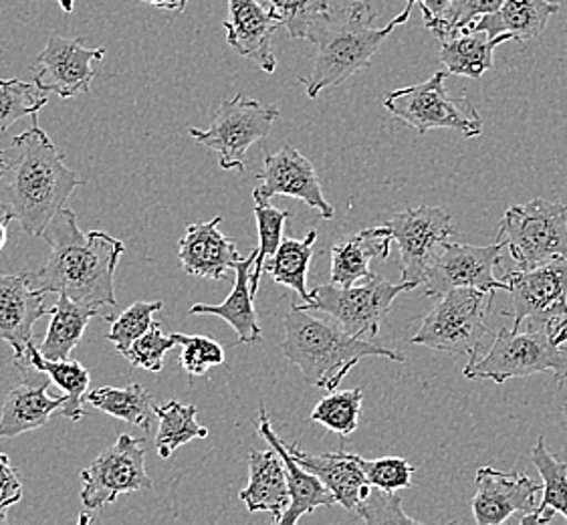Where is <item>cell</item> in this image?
I'll return each mask as SVG.
<instances>
[{
  "mask_svg": "<svg viewBox=\"0 0 567 525\" xmlns=\"http://www.w3.org/2000/svg\"><path fill=\"white\" fill-rule=\"evenodd\" d=\"M85 181L71 171L45 130L33 124L0 150V215L31 237H43L49 223Z\"/></svg>",
  "mask_w": 567,
  "mask_h": 525,
  "instance_id": "1",
  "label": "cell"
},
{
  "mask_svg": "<svg viewBox=\"0 0 567 525\" xmlns=\"http://www.w3.org/2000/svg\"><path fill=\"white\" fill-rule=\"evenodd\" d=\"M43 239L51 247L45 267L31 274V286L43 294L68 296L85 308L117 306L115 267L124 255V240L103 230L83 233L78 215L63 206L49 223Z\"/></svg>",
  "mask_w": 567,
  "mask_h": 525,
  "instance_id": "2",
  "label": "cell"
},
{
  "mask_svg": "<svg viewBox=\"0 0 567 525\" xmlns=\"http://www.w3.org/2000/svg\"><path fill=\"white\" fill-rule=\"evenodd\" d=\"M378 12L365 0H353L343 7H331L311 29L307 41L318 47L311 69L299 75L309 100L329 87H340L358 71L370 68L378 49L386 41L398 23L374 27Z\"/></svg>",
  "mask_w": 567,
  "mask_h": 525,
  "instance_id": "3",
  "label": "cell"
},
{
  "mask_svg": "<svg viewBox=\"0 0 567 525\" xmlns=\"http://www.w3.org/2000/svg\"><path fill=\"white\" fill-rule=\"evenodd\" d=\"M285 338L281 354L296 364L309 387L338 390L341 380L363 358H388L392 362H404V356L392 352L372 340L355 338L331 318H319L311 309H301L297 303L284 320Z\"/></svg>",
  "mask_w": 567,
  "mask_h": 525,
  "instance_id": "4",
  "label": "cell"
},
{
  "mask_svg": "<svg viewBox=\"0 0 567 525\" xmlns=\"http://www.w3.org/2000/svg\"><path fill=\"white\" fill-rule=\"evenodd\" d=\"M539 372H551L559 384L567 380V356L549 323L527 331H519L517 326L503 328L487 354L468 360L465 368L468 380H493L497 384Z\"/></svg>",
  "mask_w": 567,
  "mask_h": 525,
  "instance_id": "5",
  "label": "cell"
},
{
  "mask_svg": "<svg viewBox=\"0 0 567 525\" xmlns=\"http://www.w3.org/2000/svg\"><path fill=\"white\" fill-rule=\"evenodd\" d=\"M493 296L495 291H478L473 287L446 291L422 318V326L410 338V343L477 360L481 346L488 336L485 318Z\"/></svg>",
  "mask_w": 567,
  "mask_h": 525,
  "instance_id": "6",
  "label": "cell"
},
{
  "mask_svg": "<svg viewBox=\"0 0 567 525\" xmlns=\"http://www.w3.org/2000/svg\"><path fill=\"white\" fill-rule=\"evenodd\" d=\"M501 243L519 269L567 259V203L534 198L513 205L501 220Z\"/></svg>",
  "mask_w": 567,
  "mask_h": 525,
  "instance_id": "7",
  "label": "cell"
},
{
  "mask_svg": "<svg viewBox=\"0 0 567 525\" xmlns=\"http://www.w3.org/2000/svg\"><path fill=\"white\" fill-rule=\"evenodd\" d=\"M279 117L281 112L275 103L257 102L237 93L216 107L208 130L190 127L188 134L215 152L223 171L243 172L250 146L269 136Z\"/></svg>",
  "mask_w": 567,
  "mask_h": 525,
  "instance_id": "8",
  "label": "cell"
},
{
  "mask_svg": "<svg viewBox=\"0 0 567 525\" xmlns=\"http://www.w3.org/2000/svg\"><path fill=\"white\" fill-rule=\"evenodd\" d=\"M449 75V71H436L431 80L390 92L384 97V107L419 134L449 127L465 137L481 136L483 120L475 103L468 97H453L444 90Z\"/></svg>",
  "mask_w": 567,
  "mask_h": 525,
  "instance_id": "9",
  "label": "cell"
},
{
  "mask_svg": "<svg viewBox=\"0 0 567 525\" xmlns=\"http://www.w3.org/2000/svg\"><path fill=\"white\" fill-rule=\"evenodd\" d=\"M410 284H392L380 275L372 274L350 287L318 286L311 291V299L301 309L321 311L338 321L343 330L355 338L372 340L380 331V323L386 318L394 299L404 291H412Z\"/></svg>",
  "mask_w": 567,
  "mask_h": 525,
  "instance_id": "10",
  "label": "cell"
},
{
  "mask_svg": "<svg viewBox=\"0 0 567 525\" xmlns=\"http://www.w3.org/2000/svg\"><path fill=\"white\" fill-rule=\"evenodd\" d=\"M382 227H386L400 249L402 281L414 289L424 286L443 243L458 235L451 213L441 206L409 208L388 218Z\"/></svg>",
  "mask_w": 567,
  "mask_h": 525,
  "instance_id": "11",
  "label": "cell"
},
{
  "mask_svg": "<svg viewBox=\"0 0 567 525\" xmlns=\"http://www.w3.org/2000/svg\"><path fill=\"white\" fill-rule=\"evenodd\" d=\"M146 439L120 434L117 443L105 449L90 467L80 473L83 481L81 502L97 512L114 503L122 493L150 492L152 480L146 471Z\"/></svg>",
  "mask_w": 567,
  "mask_h": 525,
  "instance_id": "12",
  "label": "cell"
},
{
  "mask_svg": "<svg viewBox=\"0 0 567 525\" xmlns=\"http://www.w3.org/2000/svg\"><path fill=\"white\" fill-rule=\"evenodd\" d=\"M503 281L511 297L503 313L513 318V326L529 321L535 328L567 318V259L509 271Z\"/></svg>",
  "mask_w": 567,
  "mask_h": 525,
  "instance_id": "13",
  "label": "cell"
},
{
  "mask_svg": "<svg viewBox=\"0 0 567 525\" xmlns=\"http://www.w3.org/2000/svg\"><path fill=\"white\" fill-rule=\"evenodd\" d=\"M503 245H463V243H443L436 259L432 261L424 294L441 297L451 289L473 287L478 291H507V284L495 277V267L503 261Z\"/></svg>",
  "mask_w": 567,
  "mask_h": 525,
  "instance_id": "14",
  "label": "cell"
},
{
  "mask_svg": "<svg viewBox=\"0 0 567 525\" xmlns=\"http://www.w3.org/2000/svg\"><path fill=\"white\" fill-rule=\"evenodd\" d=\"M105 49H87L83 39L53 34L33 63L34 83L49 93L69 100L91 90L93 63L102 61Z\"/></svg>",
  "mask_w": 567,
  "mask_h": 525,
  "instance_id": "15",
  "label": "cell"
},
{
  "mask_svg": "<svg viewBox=\"0 0 567 525\" xmlns=\"http://www.w3.org/2000/svg\"><path fill=\"white\" fill-rule=\"evenodd\" d=\"M473 515L478 525H499L509 522L513 515L534 514L537 495L544 493V483L527 477L517 471L481 467L475 477Z\"/></svg>",
  "mask_w": 567,
  "mask_h": 525,
  "instance_id": "16",
  "label": "cell"
},
{
  "mask_svg": "<svg viewBox=\"0 0 567 525\" xmlns=\"http://www.w3.org/2000/svg\"><path fill=\"white\" fill-rule=\"evenodd\" d=\"M259 186L252 195L271 200L272 196H291L309 208L318 210L323 220L336 217V208L323 196L318 171L299 150L284 146L275 154H267L262 171L257 176Z\"/></svg>",
  "mask_w": 567,
  "mask_h": 525,
  "instance_id": "17",
  "label": "cell"
},
{
  "mask_svg": "<svg viewBox=\"0 0 567 525\" xmlns=\"http://www.w3.org/2000/svg\"><path fill=\"white\" fill-rule=\"evenodd\" d=\"M43 291L31 286V274L0 275V340L14 352L12 364L21 362L27 348L37 340L34 323L51 316Z\"/></svg>",
  "mask_w": 567,
  "mask_h": 525,
  "instance_id": "18",
  "label": "cell"
},
{
  "mask_svg": "<svg viewBox=\"0 0 567 525\" xmlns=\"http://www.w3.org/2000/svg\"><path fill=\"white\" fill-rule=\"evenodd\" d=\"M279 27L271 9H265L259 0H228L227 43L240 58L255 61L265 73H275L277 69L272 34Z\"/></svg>",
  "mask_w": 567,
  "mask_h": 525,
  "instance_id": "19",
  "label": "cell"
},
{
  "mask_svg": "<svg viewBox=\"0 0 567 525\" xmlns=\"http://www.w3.org/2000/svg\"><path fill=\"white\" fill-rule=\"evenodd\" d=\"M220 223L223 217H215L206 223H194L186 229L178 243V259L184 274L223 281L228 269H235L243 259L235 240L218 230Z\"/></svg>",
  "mask_w": 567,
  "mask_h": 525,
  "instance_id": "20",
  "label": "cell"
},
{
  "mask_svg": "<svg viewBox=\"0 0 567 525\" xmlns=\"http://www.w3.org/2000/svg\"><path fill=\"white\" fill-rule=\"evenodd\" d=\"M257 431L262 439L281 455L284 459L285 471H287V483H289V493H291V503L287 507V512L281 515V519L277 525H296L303 515L313 514L318 507L333 505L336 497L329 492L328 487L319 481L318 475H313L311 471L301 467L297 463V459L291 455L289 446L272 431L271 421L265 404H259V423Z\"/></svg>",
  "mask_w": 567,
  "mask_h": 525,
  "instance_id": "21",
  "label": "cell"
},
{
  "mask_svg": "<svg viewBox=\"0 0 567 525\" xmlns=\"http://www.w3.org/2000/svg\"><path fill=\"white\" fill-rule=\"evenodd\" d=\"M39 370L24 368L21 370L23 382L12 389L0 412V439H14L19 434L41 429L49 423V419L63 406L68 397L51 399L47 397L49 380L34 382Z\"/></svg>",
  "mask_w": 567,
  "mask_h": 525,
  "instance_id": "22",
  "label": "cell"
},
{
  "mask_svg": "<svg viewBox=\"0 0 567 525\" xmlns=\"http://www.w3.org/2000/svg\"><path fill=\"white\" fill-rule=\"evenodd\" d=\"M287 446L301 467L318 475L319 481L333 493L336 502L340 503L343 509L348 512L358 509V505L368 495L372 485L365 481L362 467L353 453H346L341 449L338 453L311 455L301 451L297 443Z\"/></svg>",
  "mask_w": 567,
  "mask_h": 525,
  "instance_id": "23",
  "label": "cell"
},
{
  "mask_svg": "<svg viewBox=\"0 0 567 525\" xmlns=\"http://www.w3.org/2000/svg\"><path fill=\"white\" fill-rule=\"evenodd\" d=\"M249 512H269L277 524L291 503L284 459L272 451H250L249 485L239 493Z\"/></svg>",
  "mask_w": 567,
  "mask_h": 525,
  "instance_id": "24",
  "label": "cell"
},
{
  "mask_svg": "<svg viewBox=\"0 0 567 525\" xmlns=\"http://www.w3.org/2000/svg\"><path fill=\"white\" fill-rule=\"evenodd\" d=\"M559 11V2L549 0H505L499 9L481 17L465 31H481L491 39L509 34L513 41L525 43L544 33L549 19Z\"/></svg>",
  "mask_w": 567,
  "mask_h": 525,
  "instance_id": "25",
  "label": "cell"
},
{
  "mask_svg": "<svg viewBox=\"0 0 567 525\" xmlns=\"http://www.w3.org/2000/svg\"><path fill=\"white\" fill-rule=\"evenodd\" d=\"M392 237L386 227L360 230L331 247V284L350 287L370 277V262L386 259Z\"/></svg>",
  "mask_w": 567,
  "mask_h": 525,
  "instance_id": "26",
  "label": "cell"
},
{
  "mask_svg": "<svg viewBox=\"0 0 567 525\" xmlns=\"http://www.w3.org/2000/svg\"><path fill=\"white\" fill-rule=\"evenodd\" d=\"M257 261V249L250 253L247 259H240L235 265L237 279L230 296L220 306H206L196 303L188 311V316H216L227 321L233 330L237 331V343H257L262 340V330L257 320V311L252 306V291H250V271Z\"/></svg>",
  "mask_w": 567,
  "mask_h": 525,
  "instance_id": "27",
  "label": "cell"
},
{
  "mask_svg": "<svg viewBox=\"0 0 567 525\" xmlns=\"http://www.w3.org/2000/svg\"><path fill=\"white\" fill-rule=\"evenodd\" d=\"M14 368L21 372L24 368H33L39 370L41 374L51 378L59 389L65 392V402L59 409V416L69 419V421H80L83 419V399H87V390H90V370L78 360H49L39 352V343L34 340L24 354L21 362H14Z\"/></svg>",
  "mask_w": 567,
  "mask_h": 525,
  "instance_id": "28",
  "label": "cell"
},
{
  "mask_svg": "<svg viewBox=\"0 0 567 525\" xmlns=\"http://www.w3.org/2000/svg\"><path fill=\"white\" fill-rule=\"evenodd\" d=\"M505 41H513L509 34L491 39L481 31H461L441 41V61L451 75L468 80H481L487 71L495 69L493 51Z\"/></svg>",
  "mask_w": 567,
  "mask_h": 525,
  "instance_id": "29",
  "label": "cell"
},
{
  "mask_svg": "<svg viewBox=\"0 0 567 525\" xmlns=\"http://www.w3.org/2000/svg\"><path fill=\"white\" fill-rule=\"evenodd\" d=\"M532 461L544 481V497L534 514L517 517L519 525L549 524L556 514L567 519V463L551 455L545 446V436H539L532 451Z\"/></svg>",
  "mask_w": 567,
  "mask_h": 525,
  "instance_id": "30",
  "label": "cell"
},
{
  "mask_svg": "<svg viewBox=\"0 0 567 525\" xmlns=\"http://www.w3.org/2000/svg\"><path fill=\"white\" fill-rule=\"evenodd\" d=\"M51 323L45 340L39 343V352L49 360H68L81 342L91 318L100 316V309L85 308L71 297L59 296L58 306L51 309Z\"/></svg>",
  "mask_w": 567,
  "mask_h": 525,
  "instance_id": "31",
  "label": "cell"
},
{
  "mask_svg": "<svg viewBox=\"0 0 567 525\" xmlns=\"http://www.w3.org/2000/svg\"><path fill=\"white\" fill-rule=\"evenodd\" d=\"M87 402L97 411L144 429L146 434L154 426L156 404L148 390L142 389L140 384H130L125 389L103 387V389L91 390L87 392Z\"/></svg>",
  "mask_w": 567,
  "mask_h": 525,
  "instance_id": "32",
  "label": "cell"
},
{
  "mask_svg": "<svg viewBox=\"0 0 567 525\" xmlns=\"http://www.w3.org/2000/svg\"><path fill=\"white\" fill-rule=\"evenodd\" d=\"M316 240V229L309 230L303 239H284L271 259L265 261V274L271 275L275 284L293 289L297 296L306 299V303L311 299V291L307 289V269Z\"/></svg>",
  "mask_w": 567,
  "mask_h": 525,
  "instance_id": "33",
  "label": "cell"
},
{
  "mask_svg": "<svg viewBox=\"0 0 567 525\" xmlns=\"http://www.w3.org/2000/svg\"><path fill=\"white\" fill-rule=\"evenodd\" d=\"M198 409L194 404H182L171 400L166 406H156L159 429L156 433V453L159 459H171L181 446L188 445L194 439H206L208 429L196 423Z\"/></svg>",
  "mask_w": 567,
  "mask_h": 525,
  "instance_id": "34",
  "label": "cell"
},
{
  "mask_svg": "<svg viewBox=\"0 0 567 525\" xmlns=\"http://www.w3.org/2000/svg\"><path fill=\"white\" fill-rule=\"evenodd\" d=\"M255 198V218H257V230H259V247H257V261L250 271V291L257 296L262 274H265V261L271 259L284 240V227L287 218L291 217L289 210H281L262 198L252 195Z\"/></svg>",
  "mask_w": 567,
  "mask_h": 525,
  "instance_id": "35",
  "label": "cell"
},
{
  "mask_svg": "<svg viewBox=\"0 0 567 525\" xmlns=\"http://www.w3.org/2000/svg\"><path fill=\"white\" fill-rule=\"evenodd\" d=\"M362 400V389L341 390V392L331 390L326 399L319 400L318 406L311 411L309 419L313 423L323 424L331 433L340 434L341 441H346V436L355 433L358 429Z\"/></svg>",
  "mask_w": 567,
  "mask_h": 525,
  "instance_id": "36",
  "label": "cell"
},
{
  "mask_svg": "<svg viewBox=\"0 0 567 525\" xmlns=\"http://www.w3.org/2000/svg\"><path fill=\"white\" fill-rule=\"evenodd\" d=\"M49 102V92L37 83L21 80H0V134L27 115L39 114Z\"/></svg>",
  "mask_w": 567,
  "mask_h": 525,
  "instance_id": "37",
  "label": "cell"
},
{
  "mask_svg": "<svg viewBox=\"0 0 567 525\" xmlns=\"http://www.w3.org/2000/svg\"><path fill=\"white\" fill-rule=\"evenodd\" d=\"M275 19L293 41H307L311 29L333 7L331 0H267Z\"/></svg>",
  "mask_w": 567,
  "mask_h": 525,
  "instance_id": "38",
  "label": "cell"
},
{
  "mask_svg": "<svg viewBox=\"0 0 567 525\" xmlns=\"http://www.w3.org/2000/svg\"><path fill=\"white\" fill-rule=\"evenodd\" d=\"M162 308H164L162 301H146V299L134 301L117 320L112 321V331L107 333V342L114 343L115 350L120 354H124L137 338H142L152 328L154 316Z\"/></svg>",
  "mask_w": 567,
  "mask_h": 525,
  "instance_id": "39",
  "label": "cell"
},
{
  "mask_svg": "<svg viewBox=\"0 0 567 525\" xmlns=\"http://www.w3.org/2000/svg\"><path fill=\"white\" fill-rule=\"evenodd\" d=\"M176 346H178L176 333L166 336L162 331L158 321H154L152 328L142 338H137L136 342L132 343L122 356L134 368H144L148 372H159L164 368V358Z\"/></svg>",
  "mask_w": 567,
  "mask_h": 525,
  "instance_id": "40",
  "label": "cell"
},
{
  "mask_svg": "<svg viewBox=\"0 0 567 525\" xmlns=\"http://www.w3.org/2000/svg\"><path fill=\"white\" fill-rule=\"evenodd\" d=\"M505 0H451L443 19L431 27L432 33L444 41L477 23L481 17L497 11Z\"/></svg>",
  "mask_w": 567,
  "mask_h": 525,
  "instance_id": "41",
  "label": "cell"
},
{
  "mask_svg": "<svg viewBox=\"0 0 567 525\" xmlns=\"http://www.w3.org/2000/svg\"><path fill=\"white\" fill-rule=\"evenodd\" d=\"M365 481L384 492H398L412 485L414 465L402 457L363 459L355 455Z\"/></svg>",
  "mask_w": 567,
  "mask_h": 525,
  "instance_id": "42",
  "label": "cell"
},
{
  "mask_svg": "<svg viewBox=\"0 0 567 525\" xmlns=\"http://www.w3.org/2000/svg\"><path fill=\"white\" fill-rule=\"evenodd\" d=\"M182 346V370L190 378L205 377L208 368L225 364V348L205 336H184L176 333Z\"/></svg>",
  "mask_w": 567,
  "mask_h": 525,
  "instance_id": "43",
  "label": "cell"
},
{
  "mask_svg": "<svg viewBox=\"0 0 567 525\" xmlns=\"http://www.w3.org/2000/svg\"><path fill=\"white\" fill-rule=\"evenodd\" d=\"M358 515L368 525L419 524L402 512V497L396 492H384L380 487H370L368 495L358 505Z\"/></svg>",
  "mask_w": 567,
  "mask_h": 525,
  "instance_id": "44",
  "label": "cell"
},
{
  "mask_svg": "<svg viewBox=\"0 0 567 525\" xmlns=\"http://www.w3.org/2000/svg\"><path fill=\"white\" fill-rule=\"evenodd\" d=\"M416 2L422 4V19H424L426 29H431L432 24L439 23V21L443 19L446 9H449V4H451V0H406L402 12H400L398 17H394L398 27H400V24H406V21L410 19V11H412V7H414Z\"/></svg>",
  "mask_w": 567,
  "mask_h": 525,
  "instance_id": "45",
  "label": "cell"
},
{
  "mask_svg": "<svg viewBox=\"0 0 567 525\" xmlns=\"http://www.w3.org/2000/svg\"><path fill=\"white\" fill-rule=\"evenodd\" d=\"M0 497L19 503L23 497V485H21V475L19 471L12 467L11 461L0 453Z\"/></svg>",
  "mask_w": 567,
  "mask_h": 525,
  "instance_id": "46",
  "label": "cell"
},
{
  "mask_svg": "<svg viewBox=\"0 0 567 525\" xmlns=\"http://www.w3.org/2000/svg\"><path fill=\"white\" fill-rule=\"evenodd\" d=\"M551 330L556 333L557 342L561 346V352L567 356V318L549 323Z\"/></svg>",
  "mask_w": 567,
  "mask_h": 525,
  "instance_id": "47",
  "label": "cell"
},
{
  "mask_svg": "<svg viewBox=\"0 0 567 525\" xmlns=\"http://www.w3.org/2000/svg\"><path fill=\"white\" fill-rule=\"evenodd\" d=\"M146 2L158 7V9H166V11L182 12L188 0H146Z\"/></svg>",
  "mask_w": 567,
  "mask_h": 525,
  "instance_id": "48",
  "label": "cell"
},
{
  "mask_svg": "<svg viewBox=\"0 0 567 525\" xmlns=\"http://www.w3.org/2000/svg\"><path fill=\"white\" fill-rule=\"evenodd\" d=\"M12 505H17V503L11 502V500H2V497H0V524H7V519H9V509H11Z\"/></svg>",
  "mask_w": 567,
  "mask_h": 525,
  "instance_id": "49",
  "label": "cell"
},
{
  "mask_svg": "<svg viewBox=\"0 0 567 525\" xmlns=\"http://www.w3.org/2000/svg\"><path fill=\"white\" fill-rule=\"evenodd\" d=\"M7 227H9V223L2 218L0 220V249L7 245V237H9V233H7Z\"/></svg>",
  "mask_w": 567,
  "mask_h": 525,
  "instance_id": "50",
  "label": "cell"
},
{
  "mask_svg": "<svg viewBox=\"0 0 567 525\" xmlns=\"http://www.w3.org/2000/svg\"><path fill=\"white\" fill-rule=\"evenodd\" d=\"M59 7L65 12H73L75 9V0H58Z\"/></svg>",
  "mask_w": 567,
  "mask_h": 525,
  "instance_id": "51",
  "label": "cell"
},
{
  "mask_svg": "<svg viewBox=\"0 0 567 525\" xmlns=\"http://www.w3.org/2000/svg\"><path fill=\"white\" fill-rule=\"evenodd\" d=\"M564 414H566V421H567V404L564 406Z\"/></svg>",
  "mask_w": 567,
  "mask_h": 525,
  "instance_id": "52",
  "label": "cell"
}]
</instances>
